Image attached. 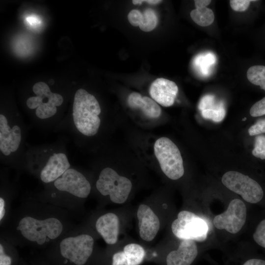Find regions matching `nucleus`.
I'll return each instance as SVG.
<instances>
[{
	"instance_id": "1",
	"label": "nucleus",
	"mask_w": 265,
	"mask_h": 265,
	"mask_svg": "<svg viewBox=\"0 0 265 265\" xmlns=\"http://www.w3.org/2000/svg\"><path fill=\"white\" fill-rule=\"evenodd\" d=\"M102 110L96 97L83 88L75 92L70 120H65L57 127L67 125L69 132L75 137L96 135L100 128Z\"/></svg>"
},
{
	"instance_id": "2",
	"label": "nucleus",
	"mask_w": 265,
	"mask_h": 265,
	"mask_svg": "<svg viewBox=\"0 0 265 265\" xmlns=\"http://www.w3.org/2000/svg\"><path fill=\"white\" fill-rule=\"evenodd\" d=\"M26 125L18 113L13 116L0 114V159L6 162L26 160Z\"/></svg>"
},
{
	"instance_id": "3",
	"label": "nucleus",
	"mask_w": 265,
	"mask_h": 265,
	"mask_svg": "<svg viewBox=\"0 0 265 265\" xmlns=\"http://www.w3.org/2000/svg\"><path fill=\"white\" fill-rule=\"evenodd\" d=\"M32 91L35 96L28 98L26 104L29 109L34 110L33 121L45 128H56L58 123L55 118L58 107L63 103V96L58 93L52 92L49 85L42 81L35 83Z\"/></svg>"
},
{
	"instance_id": "4",
	"label": "nucleus",
	"mask_w": 265,
	"mask_h": 265,
	"mask_svg": "<svg viewBox=\"0 0 265 265\" xmlns=\"http://www.w3.org/2000/svg\"><path fill=\"white\" fill-rule=\"evenodd\" d=\"M26 160L41 162L39 177L45 184L53 182L71 167L68 156L58 148L45 147L34 154L26 152Z\"/></svg>"
},
{
	"instance_id": "5",
	"label": "nucleus",
	"mask_w": 265,
	"mask_h": 265,
	"mask_svg": "<svg viewBox=\"0 0 265 265\" xmlns=\"http://www.w3.org/2000/svg\"><path fill=\"white\" fill-rule=\"evenodd\" d=\"M63 225L57 218L50 217L38 219L31 216H25L19 221L17 229L27 240L42 245L47 238L54 239L63 231Z\"/></svg>"
},
{
	"instance_id": "6",
	"label": "nucleus",
	"mask_w": 265,
	"mask_h": 265,
	"mask_svg": "<svg viewBox=\"0 0 265 265\" xmlns=\"http://www.w3.org/2000/svg\"><path fill=\"white\" fill-rule=\"evenodd\" d=\"M154 153L164 174L176 180L184 174L183 160L178 147L166 137L157 139L154 146Z\"/></svg>"
},
{
	"instance_id": "7",
	"label": "nucleus",
	"mask_w": 265,
	"mask_h": 265,
	"mask_svg": "<svg viewBox=\"0 0 265 265\" xmlns=\"http://www.w3.org/2000/svg\"><path fill=\"white\" fill-rule=\"evenodd\" d=\"M96 186L102 195H109L113 203L122 204L127 200L132 183L129 179L119 175L112 168L106 167L100 172Z\"/></svg>"
},
{
	"instance_id": "8",
	"label": "nucleus",
	"mask_w": 265,
	"mask_h": 265,
	"mask_svg": "<svg viewBox=\"0 0 265 265\" xmlns=\"http://www.w3.org/2000/svg\"><path fill=\"white\" fill-rule=\"evenodd\" d=\"M173 234L183 239L204 241L207 238L208 227L205 221L194 213L182 211L171 225Z\"/></svg>"
},
{
	"instance_id": "9",
	"label": "nucleus",
	"mask_w": 265,
	"mask_h": 265,
	"mask_svg": "<svg viewBox=\"0 0 265 265\" xmlns=\"http://www.w3.org/2000/svg\"><path fill=\"white\" fill-rule=\"evenodd\" d=\"M221 181L225 187L241 196L248 203H257L264 196L263 190L259 183L248 176L238 171L226 172Z\"/></svg>"
},
{
	"instance_id": "10",
	"label": "nucleus",
	"mask_w": 265,
	"mask_h": 265,
	"mask_svg": "<svg viewBox=\"0 0 265 265\" xmlns=\"http://www.w3.org/2000/svg\"><path fill=\"white\" fill-rule=\"evenodd\" d=\"M94 239L87 234L69 237L59 244L61 257L73 265H84L93 250Z\"/></svg>"
},
{
	"instance_id": "11",
	"label": "nucleus",
	"mask_w": 265,
	"mask_h": 265,
	"mask_svg": "<svg viewBox=\"0 0 265 265\" xmlns=\"http://www.w3.org/2000/svg\"><path fill=\"white\" fill-rule=\"evenodd\" d=\"M247 217V208L243 202L238 199L230 201L227 210L216 215L213 220L215 227L235 234L244 226Z\"/></svg>"
},
{
	"instance_id": "12",
	"label": "nucleus",
	"mask_w": 265,
	"mask_h": 265,
	"mask_svg": "<svg viewBox=\"0 0 265 265\" xmlns=\"http://www.w3.org/2000/svg\"><path fill=\"white\" fill-rule=\"evenodd\" d=\"M53 183L58 191L80 198L87 197L91 191L89 181L80 171L74 168H69Z\"/></svg>"
},
{
	"instance_id": "13",
	"label": "nucleus",
	"mask_w": 265,
	"mask_h": 265,
	"mask_svg": "<svg viewBox=\"0 0 265 265\" xmlns=\"http://www.w3.org/2000/svg\"><path fill=\"white\" fill-rule=\"evenodd\" d=\"M178 92V87L174 81L161 78L155 80L149 89L152 99L164 107L173 105Z\"/></svg>"
},
{
	"instance_id": "14",
	"label": "nucleus",
	"mask_w": 265,
	"mask_h": 265,
	"mask_svg": "<svg viewBox=\"0 0 265 265\" xmlns=\"http://www.w3.org/2000/svg\"><path fill=\"white\" fill-rule=\"evenodd\" d=\"M137 216L140 237L145 241H152L159 229L158 217L149 206L144 204L139 206Z\"/></svg>"
},
{
	"instance_id": "15",
	"label": "nucleus",
	"mask_w": 265,
	"mask_h": 265,
	"mask_svg": "<svg viewBox=\"0 0 265 265\" xmlns=\"http://www.w3.org/2000/svg\"><path fill=\"white\" fill-rule=\"evenodd\" d=\"M198 255L195 241L183 239L176 250L171 251L167 256V265H190Z\"/></svg>"
},
{
	"instance_id": "16",
	"label": "nucleus",
	"mask_w": 265,
	"mask_h": 265,
	"mask_svg": "<svg viewBox=\"0 0 265 265\" xmlns=\"http://www.w3.org/2000/svg\"><path fill=\"white\" fill-rule=\"evenodd\" d=\"M96 229L106 243L114 244L117 241L119 232V218L113 213H106L98 218Z\"/></svg>"
},
{
	"instance_id": "17",
	"label": "nucleus",
	"mask_w": 265,
	"mask_h": 265,
	"mask_svg": "<svg viewBox=\"0 0 265 265\" xmlns=\"http://www.w3.org/2000/svg\"><path fill=\"white\" fill-rule=\"evenodd\" d=\"M199 109L202 117L214 122H220L224 118L226 110L223 101L217 100L212 95H206L200 100Z\"/></svg>"
},
{
	"instance_id": "18",
	"label": "nucleus",
	"mask_w": 265,
	"mask_h": 265,
	"mask_svg": "<svg viewBox=\"0 0 265 265\" xmlns=\"http://www.w3.org/2000/svg\"><path fill=\"white\" fill-rule=\"evenodd\" d=\"M145 255V250L141 245L130 243L124 246L123 251L113 255L112 265H139L143 262Z\"/></svg>"
},
{
	"instance_id": "19",
	"label": "nucleus",
	"mask_w": 265,
	"mask_h": 265,
	"mask_svg": "<svg viewBox=\"0 0 265 265\" xmlns=\"http://www.w3.org/2000/svg\"><path fill=\"white\" fill-rule=\"evenodd\" d=\"M127 102L130 107L140 109L144 115L150 118H158L161 115V108L157 102L137 92L131 93L128 96Z\"/></svg>"
},
{
	"instance_id": "20",
	"label": "nucleus",
	"mask_w": 265,
	"mask_h": 265,
	"mask_svg": "<svg viewBox=\"0 0 265 265\" xmlns=\"http://www.w3.org/2000/svg\"><path fill=\"white\" fill-rule=\"evenodd\" d=\"M192 20L201 26H207L211 25L214 19L212 10L207 7H198L190 12Z\"/></svg>"
},
{
	"instance_id": "21",
	"label": "nucleus",
	"mask_w": 265,
	"mask_h": 265,
	"mask_svg": "<svg viewBox=\"0 0 265 265\" xmlns=\"http://www.w3.org/2000/svg\"><path fill=\"white\" fill-rule=\"evenodd\" d=\"M216 61L215 55L211 53L199 54L194 61L197 70L203 75L208 76L210 73L212 67Z\"/></svg>"
},
{
	"instance_id": "22",
	"label": "nucleus",
	"mask_w": 265,
	"mask_h": 265,
	"mask_svg": "<svg viewBox=\"0 0 265 265\" xmlns=\"http://www.w3.org/2000/svg\"><path fill=\"white\" fill-rule=\"evenodd\" d=\"M247 78L253 84L265 91V65H254L247 71Z\"/></svg>"
},
{
	"instance_id": "23",
	"label": "nucleus",
	"mask_w": 265,
	"mask_h": 265,
	"mask_svg": "<svg viewBox=\"0 0 265 265\" xmlns=\"http://www.w3.org/2000/svg\"><path fill=\"white\" fill-rule=\"evenodd\" d=\"M158 17L155 11L151 8L146 9L141 18L139 27L145 32L153 30L157 26Z\"/></svg>"
},
{
	"instance_id": "24",
	"label": "nucleus",
	"mask_w": 265,
	"mask_h": 265,
	"mask_svg": "<svg viewBox=\"0 0 265 265\" xmlns=\"http://www.w3.org/2000/svg\"><path fill=\"white\" fill-rule=\"evenodd\" d=\"M252 155L261 159H265V136L259 135L255 137Z\"/></svg>"
},
{
	"instance_id": "25",
	"label": "nucleus",
	"mask_w": 265,
	"mask_h": 265,
	"mask_svg": "<svg viewBox=\"0 0 265 265\" xmlns=\"http://www.w3.org/2000/svg\"><path fill=\"white\" fill-rule=\"evenodd\" d=\"M254 241L260 246L265 248V219L258 225L253 235Z\"/></svg>"
},
{
	"instance_id": "26",
	"label": "nucleus",
	"mask_w": 265,
	"mask_h": 265,
	"mask_svg": "<svg viewBox=\"0 0 265 265\" xmlns=\"http://www.w3.org/2000/svg\"><path fill=\"white\" fill-rule=\"evenodd\" d=\"M250 114L252 117L265 115V97L251 106L250 109Z\"/></svg>"
},
{
	"instance_id": "27",
	"label": "nucleus",
	"mask_w": 265,
	"mask_h": 265,
	"mask_svg": "<svg viewBox=\"0 0 265 265\" xmlns=\"http://www.w3.org/2000/svg\"><path fill=\"white\" fill-rule=\"evenodd\" d=\"M250 0H231L230 6L233 10L237 12H242L246 10L249 7L251 2Z\"/></svg>"
},
{
	"instance_id": "28",
	"label": "nucleus",
	"mask_w": 265,
	"mask_h": 265,
	"mask_svg": "<svg viewBox=\"0 0 265 265\" xmlns=\"http://www.w3.org/2000/svg\"><path fill=\"white\" fill-rule=\"evenodd\" d=\"M265 132V119H260L248 129L250 135H256Z\"/></svg>"
},
{
	"instance_id": "29",
	"label": "nucleus",
	"mask_w": 265,
	"mask_h": 265,
	"mask_svg": "<svg viewBox=\"0 0 265 265\" xmlns=\"http://www.w3.org/2000/svg\"><path fill=\"white\" fill-rule=\"evenodd\" d=\"M12 259L7 254L1 243L0 244V265H11Z\"/></svg>"
},
{
	"instance_id": "30",
	"label": "nucleus",
	"mask_w": 265,
	"mask_h": 265,
	"mask_svg": "<svg viewBox=\"0 0 265 265\" xmlns=\"http://www.w3.org/2000/svg\"><path fill=\"white\" fill-rule=\"evenodd\" d=\"M242 265H265V261L259 259H251L246 261Z\"/></svg>"
},
{
	"instance_id": "31",
	"label": "nucleus",
	"mask_w": 265,
	"mask_h": 265,
	"mask_svg": "<svg viewBox=\"0 0 265 265\" xmlns=\"http://www.w3.org/2000/svg\"><path fill=\"white\" fill-rule=\"evenodd\" d=\"M162 0H133L132 1L133 4H141L142 2H146L150 4H157L160 3Z\"/></svg>"
},
{
	"instance_id": "32",
	"label": "nucleus",
	"mask_w": 265,
	"mask_h": 265,
	"mask_svg": "<svg viewBox=\"0 0 265 265\" xmlns=\"http://www.w3.org/2000/svg\"><path fill=\"white\" fill-rule=\"evenodd\" d=\"M5 202L4 199L2 197H0V221L3 218L5 213Z\"/></svg>"
},
{
	"instance_id": "33",
	"label": "nucleus",
	"mask_w": 265,
	"mask_h": 265,
	"mask_svg": "<svg viewBox=\"0 0 265 265\" xmlns=\"http://www.w3.org/2000/svg\"><path fill=\"white\" fill-rule=\"evenodd\" d=\"M195 7H207L210 3V0H194Z\"/></svg>"
}]
</instances>
